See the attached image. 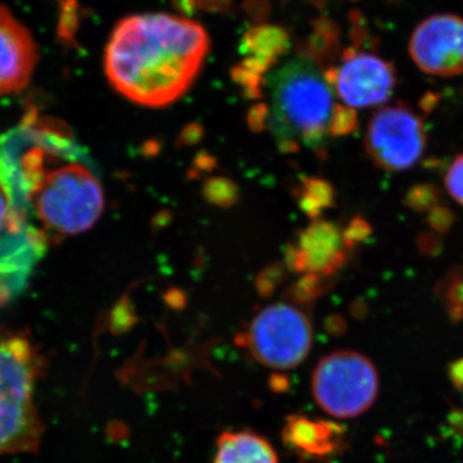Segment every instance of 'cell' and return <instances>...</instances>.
Returning <instances> with one entry per match:
<instances>
[{
    "instance_id": "cell-1",
    "label": "cell",
    "mask_w": 463,
    "mask_h": 463,
    "mask_svg": "<svg viewBox=\"0 0 463 463\" xmlns=\"http://www.w3.org/2000/svg\"><path fill=\"white\" fill-rule=\"evenodd\" d=\"M0 185L48 242L90 230L105 209L102 184L75 134L33 108L0 138Z\"/></svg>"
},
{
    "instance_id": "cell-2",
    "label": "cell",
    "mask_w": 463,
    "mask_h": 463,
    "mask_svg": "<svg viewBox=\"0 0 463 463\" xmlns=\"http://www.w3.org/2000/svg\"><path fill=\"white\" fill-rule=\"evenodd\" d=\"M209 47L205 27L194 21L169 14H133L109 36L106 76L130 102L166 108L190 90Z\"/></svg>"
},
{
    "instance_id": "cell-3",
    "label": "cell",
    "mask_w": 463,
    "mask_h": 463,
    "mask_svg": "<svg viewBox=\"0 0 463 463\" xmlns=\"http://www.w3.org/2000/svg\"><path fill=\"white\" fill-rule=\"evenodd\" d=\"M288 54L261 80L250 127L269 132L285 152L321 149L331 138L352 133L358 123L355 109L337 99L326 63L307 45Z\"/></svg>"
},
{
    "instance_id": "cell-4",
    "label": "cell",
    "mask_w": 463,
    "mask_h": 463,
    "mask_svg": "<svg viewBox=\"0 0 463 463\" xmlns=\"http://www.w3.org/2000/svg\"><path fill=\"white\" fill-rule=\"evenodd\" d=\"M45 373L30 335L0 326V456L38 452L44 430L35 395Z\"/></svg>"
},
{
    "instance_id": "cell-5",
    "label": "cell",
    "mask_w": 463,
    "mask_h": 463,
    "mask_svg": "<svg viewBox=\"0 0 463 463\" xmlns=\"http://www.w3.org/2000/svg\"><path fill=\"white\" fill-rule=\"evenodd\" d=\"M380 377L371 359L353 350H339L319 361L312 376L317 404L336 419H354L376 402Z\"/></svg>"
},
{
    "instance_id": "cell-6",
    "label": "cell",
    "mask_w": 463,
    "mask_h": 463,
    "mask_svg": "<svg viewBox=\"0 0 463 463\" xmlns=\"http://www.w3.org/2000/svg\"><path fill=\"white\" fill-rule=\"evenodd\" d=\"M312 343L309 318L303 310L286 303L264 307L237 337V344L258 364L282 371L303 364Z\"/></svg>"
},
{
    "instance_id": "cell-7",
    "label": "cell",
    "mask_w": 463,
    "mask_h": 463,
    "mask_svg": "<svg viewBox=\"0 0 463 463\" xmlns=\"http://www.w3.org/2000/svg\"><path fill=\"white\" fill-rule=\"evenodd\" d=\"M364 147L374 165L386 172L410 169L426 148L422 118L407 106H385L371 118Z\"/></svg>"
},
{
    "instance_id": "cell-8",
    "label": "cell",
    "mask_w": 463,
    "mask_h": 463,
    "mask_svg": "<svg viewBox=\"0 0 463 463\" xmlns=\"http://www.w3.org/2000/svg\"><path fill=\"white\" fill-rule=\"evenodd\" d=\"M326 78L346 108L368 109L388 102L397 85L394 66L373 52L346 48Z\"/></svg>"
},
{
    "instance_id": "cell-9",
    "label": "cell",
    "mask_w": 463,
    "mask_h": 463,
    "mask_svg": "<svg viewBox=\"0 0 463 463\" xmlns=\"http://www.w3.org/2000/svg\"><path fill=\"white\" fill-rule=\"evenodd\" d=\"M48 245L44 234L18 215L0 185V306L26 288Z\"/></svg>"
},
{
    "instance_id": "cell-10",
    "label": "cell",
    "mask_w": 463,
    "mask_h": 463,
    "mask_svg": "<svg viewBox=\"0 0 463 463\" xmlns=\"http://www.w3.org/2000/svg\"><path fill=\"white\" fill-rule=\"evenodd\" d=\"M410 54L421 71L440 78L463 72V18L452 14H434L414 29Z\"/></svg>"
},
{
    "instance_id": "cell-11",
    "label": "cell",
    "mask_w": 463,
    "mask_h": 463,
    "mask_svg": "<svg viewBox=\"0 0 463 463\" xmlns=\"http://www.w3.org/2000/svg\"><path fill=\"white\" fill-rule=\"evenodd\" d=\"M242 60L232 75L250 99H255L261 80L283 57L291 52L288 32L276 25H259L243 36Z\"/></svg>"
},
{
    "instance_id": "cell-12",
    "label": "cell",
    "mask_w": 463,
    "mask_h": 463,
    "mask_svg": "<svg viewBox=\"0 0 463 463\" xmlns=\"http://www.w3.org/2000/svg\"><path fill=\"white\" fill-rule=\"evenodd\" d=\"M39 54L32 33L0 5V97L25 90Z\"/></svg>"
},
{
    "instance_id": "cell-13",
    "label": "cell",
    "mask_w": 463,
    "mask_h": 463,
    "mask_svg": "<svg viewBox=\"0 0 463 463\" xmlns=\"http://www.w3.org/2000/svg\"><path fill=\"white\" fill-rule=\"evenodd\" d=\"M353 245L347 232L328 222H318L300 234L297 248L289 255V263L312 279L328 277L344 264L347 250Z\"/></svg>"
},
{
    "instance_id": "cell-14",
    "label": "cell",
    "mask_w": 463,
    "mask_h": 463,
    "mask_svg": "<svg viewBox=\"0 0 463 463\" xmlns=\"http://www.w3.org/2000/svg\"><path fill=\"white\" fill-rule=\"evenodd\" d=\"M343 428L339 423L292 414L283 426L285 446L301 459L326 461L340 455L344 447Z\"/></svg>"
},
{
    "instance_id": "cell-15",
    "label": "cell",
    "mask_w": 463,
    "mask_h": 463,
    "mask_svg": "<svg viewBox=\"0 0 463 463\" xmlns=\"http://www.w3.org/2000/svg\"><path fill=\"white\" fill-rule=\"evenodd\" d=\"M214 463H279L267 439L249 430L224 431L216 440Z\"/></svg>"
},
{
    "instance_id": "cell-16",
    "label": "cell",
    "mask_w": 463,
    "mask_h": 463,
    "mask_svg": "<svg viewBox=\"0 0 463 463\" xmlns=\"http://www.w3.org/2000/svg\"><path fill=\"white\" fill-rule=\"evenodd\" d=\"M446 187L450 196L463 205V155L457 157L448 169Z\"/></svg>"
},
{
    "instance_id": "cell-17",
    "label": "cell",
    "mask_w": 463,
    "mask_h": 463,
    "mask_svg": "<svg viewBox=\"0 0 463 463\" xmlns=\"http://www.w3.org/2000/svg\"><path fill=\"white\" fill-rule=\"evenodd\" d=\"M452 291L449 292L450 304L453 307L457 306L463 307V283H456L455 286H452Z\"/></svg>"
},
{
    "instance_id": "cell-18",
    "label": "cell",
    "mask_w": 463,
    "mask_h": 463,
    "mask_svg": "<svg viewBox=\"0 0 463 463\" xmlns=\"http://www.w3.org/2000/svg\"><path fill=\"white\" fill-rule=\"evenodd\" d=\"M452 373L455 379L458 377L459 380H463V362H459V364L453 365Z\"/></svg>"
}]
</instances>
